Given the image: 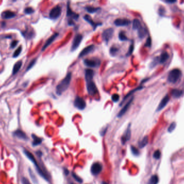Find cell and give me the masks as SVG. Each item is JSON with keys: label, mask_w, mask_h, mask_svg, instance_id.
<instances>
[{"label": "cell", "mask_w": 184, "mask_h": 184, "mask_svg": "<svg viewBox=\"0 0 184 184\" xmlns=\"http://www.w3.org/2000/svg\"><path fill=\"white\" fill-rule=\"evenodd\" d=\"M17 43H18V42H17V41H13L12 42V43L11 44V48H15L16 47V46L17 45Z\"/></svg>", "instance_id": "obj_46"}, {"label": "cell", "mask_w": 184, "mask_h": 184, "mask_svg": "<svg viewBox=\"0 0 184 184\" xmlns=\"http://www.w3.org/2000/svg\"><path fill=\"white\" fill-rule=\"evenodd\" d=\"M62 14V8L59 6H56L53 8L49 13L50 18L52 20H56Z\"/></svg>", "instance_id": "obj_4"}, {"label": "cell", "mask_w": 184, "mask_h": 184, "mask_svg": "<svg viewBox=\"0 0 184 184\" xmlns=\"http://www.w3.org/2000/svg\"><path fill=\"white\" fill-rule=\"evenodd\" d=\"M84 64L90 68H96L100 64V60L96 59H86L84 61Z\"/></svg>", "instance_id": "obj_9"}, {"label": "cell", "mask_w": 184, "mask_h": 184, "mask_svg": "<svg viewBox=\"0 0 184 184\" xmlns=\"http://www.w3.org/2000/svg\"><path fill=\"white\" fill-rule=\"evenodd\" d=\"M22 184H31L30 181L28 180V179L24 177L22 178Z\"/></svg>", "instance_id": "obj_45"}, {"label": "cell", "mask_w": 184, "mask_h": 184, "mask_svg": "<svg viewBox=\"0 0 184 184\" xmlns=\"http://www.w3.org/2000/svg\"><path fill=\"white\" fill-rule=\"evenodd\" d=\"M94 75V72L92 69H86L85 70V79L86 81L93 80V77Z\"/></svg>", "instance_id": "obj_19"}, {"label": "cell", "mask_w": 184, "mask_h": 184, "mask_svg": "<svg viewBox=\"0 0 184 184\" xmlns=\"http://www.w3.org/2000/svg\"><path fill=\"white\" fill-rule=\"evenodd\" d=\"M34 10L31 8V7H27L26 9H24V12L26 14H28V15H29V14H32L33 13H34Z\"/></svg>", "instance_id": "obj_34"}, {"label": "cell", "mask_w": 184, "mask_h": 184, "mask_svg": "<svg viewBox=\"0 0 184 184\" xmlns=\"http://www.w3.org/2000/svg\"><path fill=\"white\" fill-rule=\"evenodd\" d=\"M15 16H16L15 13L10 11V10H6V11L3 12L1 14L2 17L4 19H12L15 17Z\"/></svg>", "instance_id": "obj_18"}, {"label": "cell", "mask_w": 184, "mask_h": 184, "mask_svg": "<svg viewBox=\"0 0 184 184\" xmlns=\"http://www.w3.org/2000/svg\"><path fill=\"white\" fill-rule=\"evenodd\" d=\"M134 100V97H132L131 98L130 100H129V101L126 103V105L124 106L123 107V108L120 110V111L119 112L118 114V117H121L124 115L126 113V111L128 110V109H129L130 105H132V103L133 102Z\"/></svg>", "instance_id": "obj_11"}, {"label": "cell", "mask_w": 184, "mask_h": 184, "mask_svg": "<svg viewBox=\"0 0 184 184\" xmlns=\"http://www.w3.org/2000/svg\"><path fill=\"white\" fill-rule=\"evenodd\" d=\"M72 79V73L68 72L56 86V93L58 95H62L68 88Z\"/></svg>", "instance_id": "obj_1"}, {"label": "cell", "mask_w": 184, "mask_h": 184, "mask_svg": "<svg viewBox=\"0 0 184 184\" xmlns=\"http://www.w3.org/2000/svg\"><path fill=\"white\" fill-rule=\"evenodd\" d=\"M102 169V166L101 164L98 162H95L92 165L91 172L93 175H96L101 172Z\"/></svg>", "instance_id": "obj_12"}, {"label": "cell", "mask_w": 184, "mask_h": 184, "mask_svg": "<svg viewBox=\"0 0 184 184\" xmlns=\"http://www.w3.org/2000/svg\"><path fill=\"white\" fill-rule=\"evenodd\" d=\"M95 49V47L94 45H90L84 48L83 50L81 51L80 54L79 55V58H82L84 56H85L90 53L93 52Z\"/></svg>", "instance_id": "obj_10"}, {"label": "cell", "mask_w": 184, "mask_h": 184, "mask_svg": "<svg viewBox=\"0 0 184 184\" xmlns=\"http://www.w3.org/2000/svg\"><path fill=\"white\" fill-rule=\"evenodd\" d=\"M87 93L90 96H94L97 93L98 89L96 84L93 80H90L86 82Z\"/></svg>", "instance_id": "obj_6"}, {"label": "cell", "mask_w": 184, "mask_h": 184, "mask_svg": "<svg viewBox=\"0 0 184 184\" xmlns=\"http://www.w3.org/2000/svg\"><path fill=\"white\" fill-rule=\"evenodd\" d=\"M82 39L83 36L81 34H77L74 37L71 46V51H74L76 50L79 47V46L80 45V43L82 41Z\"/></svg>", "instance_id": "obj_7"}, {"label": "cell", "mask_w": 184, "mask_h": 184, "mask_svg": "<svg viewBox=\"0 0 184 184\" xmlns=\"http://www.w3.org/2000/svg\"><path fill=\"white\" fill-rule=\"evenodd\" d=\"M85 9L86 10V11L89 13L93 14L95 12H98V10L100 9V8H95V7H91V6H87L85 8Z\"/></svg>", "instance_id": "obj_32"}, {"label": "cell", "mask_w": 184, "mask_h": 184, "mask_svg": "<svg viewBox=\"0 0 184 184\" xmlns=\"http://www.w3.org/2000/svg\"><path fill=\"white\" fill-rule=\"evenodd\" d=\"M182 76V72L178 69H174L169 72L168 75V81L170 83L174 84L178 82Z\"/></svg>", "instance_id": "obj_3"}, {"label": "cell", "mask_w": 184, "mask_h": 184, "mask_svg": "<svg viewBox=\"0 0 184 184\" xmlns=\"http://www.w3.org/2000/svg\"><path fill=\"white\" fill-rule=\"evenodd\" d=\"M148 136H145L142 139L140 142L138 143V145H139V147L142 148H143L145 146H146V145L148 144Z\"/></svg>", "instance_id": "obj_28"}, {"label": "cell", "mask_w": 184, "mask_h": 184, "mask_svg": "<svg viewBox=\"0 0 184 184\" xmlns=\"http://www.w3.org/2000/svg\"><path fill=\"white\" fill-rule=\"evenodd\" d=\"M169 100H170L169 96L168 95H166L164 97V98L162 99L160 102V103L159 104L157 109V111H161L162 109H164L166 107V105L168 104L169 102Z\"/></svg>", "instance_id": "obj_14"}, {"label": "cell", "mask_w": 184, "mask_h": 184, "mask_svg": "<svg viewBox=\"0 0 184 184\" xmlns=\"http://www.w3.org/2000/svg\"><path fill=\"white\" fill-rule=\"evenodd\" d=\"M131 137V130H130V124H129L127 127L124 134L122 138V142L123 144H124L126 141H128Z\"/></svg>", "instance_id": "obj_16"}, {"label": "cell", "mask_w": 184, "mask_h": 184, "mask_svg": "<svg viewBox=\"0 0 184 184\" xmlns=\"http://www.w3.org/2000/svg\"><path fill=\"white\" fill-rule=\"evenodd\" d=\"M146 34V31L145 28L142 27L140 29L138 30V35L140 38H144Z\"/></svg>", "instance_id": "obj_30"}, {"label": "cell", "mask_w": 184, "mask_h": 184, "mask_svg": "<svg viewBox=\"0 0 184 184\" xmlns=\"http://www.w3.org/2000/svg\"><path fill=\"white\" fill-rule=\"evenodd\" d=\"M66 15L68 17H70L71 18L73 19L74 20H77L78 19L79 15L78 14H77L76 13L73 12L72 9H70V8L69 6V5L68 4V9H67V12H66Z\"/></svg>", "instance_id": "obj_17"}, {"label": "cell", "mask_w": 184, "mask_h": 184, "mask_svg": "<svg viewBox=\"0 0 184 184\" xmlns=\"http://www.w3.org/2000/svg\"><path fill=\"white\" fill-rule=\"evenodd\" d=\"M142 89H143V87L140 86V87H138L137 88H136V89H134V90H132V91H131L130 92H129V93L128 94H127V95L126 96L124 97V98H123V101L121 102V103H120V106L122 105V103H123V102H124V101H126V99H128L129 97H130L131 96H132V95L134 93H135L136 91H138V90H140Z\"/></svg>", "instance_id": "obj_23"}, {"label": "cell", "mask_w": 184, "mask_h": 184, "mask_svg": "<svg viewBox=\"0 0 184 184\" xmlns=\"http://www.w3.org/2000/svg\"><path fill=\"white\" fill-rule=\"evenodd\" d=\"M29 174H30V175L31 178V179H32L33 181H34V182H37V179H36V176H35L33 172L30 169H29Z\"/></svg>", "instance_id": "obj_42"}, {"label": "cell", "mask_w": 184, "mask_h": 184, "mask_svg": "<svg viewBox=\"0 0 184 184\" xmlns=\"http://www.w3.org/2000/svg\"><path fill=\"white\" fill-rule=\"evenodd\" d=\"M74 105L80 110H83L86 107V103L82 98L76 96L74 101Z\"/></svg>", "instance_id": "obj_5"}, {"label": "cell", "mask_w": 184, "mask_h": 184, "mask_svg": "<svg viewBox=\"0 0 184 184\" xmlns=\"http://www.w3.org/2000/svg\"><path fill=\"white\" fill-rule=\"evenodd\" d=\"M16 137L18 138L19 139H27V136L26 134L22 130H17L14 133Z\"/></svg>", "instance_id": "obj_21"}, {"label": "cell", "mask_w": 184, "mask_h": 184, "mask_svg": "<svg viewBox=\"0 0 184 184\" xmlns=\"http://www.w3.org/2000/svg\"><path fill=\"white\" fill-rule=\"evenodd\" d=\"M113 34H114V29L112 28H109L105 29L102 33V35L103 40L106 43H108V41L112 38Z\"/></svg>", "instance_id": "obj_8"}, {"label": "cell", "mask_w": 184, "mask_h": 184, "mask_svg": "<svg viewBox=\"0 0 184 184\" xmlns=\"http://www.w3.org/2000/svg\"><path fill=\"white\" fill-rule=\"evenodd\" d=\"M130 21L126 19H118L115 20L114 24L117 27H124L129 26Z\"/></svg>", "instance_id": "obj_13"}, {"label": "cell", "mask_w": 184, "mask_h": 184, "mask_svg": "<svg viewBox=\"0 0 184 184\" xmlns=\"http://www.w3.org/2000/svg\"><path fill=\"white\" fill-rule=\"evenodd\" d=\"M72 175H73V177L74 178V179H76V181H77L78 182H79L80 183L82 182V180L81 179V178H80L79 176H78L76 174H74V173H72Z\"/></svg>", "instance_id": "obj_43"}, {"label": "cell", "mask_w": 184, "mask_h": 184, "mask_svg": "<svg viewBox=\"0 0 184 184\" xmlns=\"http://www.w3.org/2000/svg\"><path fill=\"white\" fill-rule=\"evenodd\" d=\"M142 27L140 22L139 20L134 19L132 22V28L134 30H138Z\"/></svg>", "instance_id": "obj_25"}, {"label": "cell", "mask_w": 184, "mask_h": 184, "mask_svg": "<svg viewBox=\"0 0 184 184\" xmlns=\"http://www.w3.org/2000/svg\"><path fill=\"white\" fill-rule=\"evenodd\" d=\"M84 19L87 22L89 23L92 27H94V29H95V28H96L98 25H101V23H98H98H95L94 22V21L92 19L90 16H89V15H84Z\"/></svg>", "instance_id": "obj_20"}, {"label": "cell", "mask_w": 184, "mask_h": 184, "mask_svg": "<svg viewBox=\"0 0 184 184\" xmlns=\"http://www.w3.org/2000/svg\"><path fill=\"white\" fill-rule=\"evenodd\" d=\"M169 58V55L167 52H162V54L160 55V57H158L159 60V63H163L165 62Z\"/></svg>", "instance_id": "obj_22"}, {"label": "cell", "mask_w": 184, "mask_h": 184, "mask_svg": "<svg viewBox=\"0 0 184 184\" xmlns=\"http://www.w3.org/2000/svg\"><path fill=\"white\" fill-rule=\"evenodd\" d=\"M159 182V178L157 175H154L150 178L148 184H157Z\"/></svg>", "instance_id": "obj_29"}, {"label": "cell", "mask_w": 184, "mask_h": 184, "mask_svg": "<svg viewBox=\"0 0 184 184\" xmlns=\"http://www.w3.org/2000/svg\"><path fill=\"white\" fill-rule=\"evenodd\" d=\"M24 153L25 154V155H26V157L29 158L30 160L33 162V164L34 165L35 167H36V170L37 171V172L40 174V175H41L42 177L43 178H44L45 180H48V178L46 176V175L45 173H44V172L42 171V169L40 168V166L38 164L37 162L35 159L34 157V155L32 154L30 152L26 150H24Z\"/></svg>", "instance_id": "obj_2"}, {"label": "cell", "mask_w": 184, "mask_h": 184, "mask_svg": "<svg viewBox=\"0 0 184 184\" xmlns=\"http://www.w3.org/2000/svg\"><path fill=\"white\" fill-rule=\"evenodd\" d=\"M134 50V44L132 43V44H131L130 45L129 48V50H128V52H127V54H126V56H130L131 55H132V52H133Z\"/></svg>", "instance_id": "obj_36"}, {"label": "cell", "mask_w": 184, "mask_h": 184, "mask_svg": "<svg viewBox=\"0 0 184 184\" xmlns=\"http://www.w3.org/2000/svg\"><path fill=\"white\" fill-rule=\"evenodd\" d=\"M183 94V92L182 90L178 89H174L171 91V94L172 96L174 98H179L182 96Z\"/></svg>", "instance_id": "obj_26"}, {"label": "cell", "mask_w": 184, "mask_h": 184, "mask_svg": "<svg viewBox=\"0 0 184 184\" xmlns=\"http://www.w3.org/2000/svg\"><path fill=\"white\" fill-rule=\"evenodd\" d=\"M176 123L174 122H173L171 124V125H170V126L168 127V132H172V131H173V130H174L176 128Z\"/></svg>", "instance_id": "obj_38"}, {"label": "cell", "mask_w": 184, "mask_h": 184, "mask_svg": "<svg viewBox=\"0 0 184 184\" xmlns=\"http://www.w3.org/2000/svg\"><path fill=\"white\" fill-rule=\"evenodd\" d=\"M161 156V152L160 150L156 151L153 155V157L156 159H159L160 158Z\"/></svg>", "instance_id": "obj_37"}, {"label": "cell", "mask_w": 184, "mask_h": 184, "mask_svg": "<svg viewBox=\"0 0 184 184\" xmlns=\"http://www.w3.org/2000/svg\"><path fill=\"white\" fill-rule=\"evenodd\" d=\"M118 49L115 47H112L110 49V54L112 56H115L118 51Z\"/></svg>", "instance_id": "obj_40"}, {"label": "cell", "mask_w": 184, "mask_h": 184, "mask_svg": "<svg viewBox=\"0 0 184 184\" xmlns=\"http://www.w3.org/2000/svg\"><path fill=\"white\" fill-rule=\"evenodd\" d=\"M22 47L21 46H20V47L17 49V50H16V51L14 52V54L13 55V57H18V56L20 54L21 51H22Z\"/></svg>", "instance_id": "obj_35"}, {"label": "cell", "mask_w": 184, "mask_h": 184, "mask_svg": "<svg viewBox=\"0 0 184 184\" xmlns=\"http://www.w3.org/2000/svg\"><path fill=\"white\" fill-rule=\"evenodd\" d=\"M131 151H132V154L134 155H136V156H137V155H138L140 154V152H139L137 148L135 146H131Z\"/></svg>", "instance_id": "obj_33"}, {"label": "cell", "mask_w": 184, "mask_h": 184, "mask_svg": "<svg viewBox=\"0 0 184 184\" xmlns=\"http://www.w3.org/2000/svg\"><path fill=\"white\" fill-rule=\"evenodd\" d=\"M32 137L33 138L32 144L34 146L38 145H40L42 143V139L38 137L36 135H34V134H32Z\"/></svg>", "instance_id": "obj_27"}, {"label": "cell", "mask_w": 184, "mask_h": 184, "mask_svg": "<svg viewBox=\"0 0 184 184\" xmlns=\"http://www.w3.org/2000/svg\"><path fill=\"white\" fill-rule=\"evenodd\" d=\"M102 184H108V183H107V182H102Z\"/></svg>", "instance_id": "obj_48"}, {"label": "cell", "mask_w": 184, "mask_h": 184, "mask_svg": "<svg viewBox=\"0 0 184 184\" xmlns=\"http://www.w3.org/2000/svg\"><path fill=\"white\" fill-rule=\"evenodd\" d=\"M36 59H33L32 61L30 63V64H29V65H28V68H27V69H26V71L29 70L31 68H32V67L34 66V65L35 64V63H36Z\"/></svg>", "instance_id": "obj_41"}, {"label": "cell", "mask_w": 184, "mask_h": 184, "mask_svg": "<svg viewBox=\"0 0 184 184\" xmlns=\"http://www.w3.org/2000/svg\"><path fill=\"white\" fill-rule=\"evenodd\" d=\"M151 45V40L150 37H148V38L147 40L146 41V45H145V46H146V47H150Z\"/></svg>", "instance_id": "obj_44"}, {"label": "cell", "mask_w": 184, "mask_h": 184, "mask_svg": "<svg viewBox=\"0 0 184 184\" xmlns=\"http://www.w3.org/2000/svg\"><path fill=\"white\" fill-rule=\"evenodd\" d=\"M118 38L121 41H126L128 40V38L126 35L125 32L123 31H120L118 34Z\"/></svg>", "instance_id": "obj_31"}, {"label": "cell", "mask_w": 184, "mask_h": 184, "mask_svg": "<svg viewBox=\"0 0 184 184\" xmlns=\"http://www.w3.org/2000/svg\"><path fill=\"white\" fill-rule=\"evenodd\" d=\"M165 2H168V3H174V2H176V1H168V0H167V1H165Z\"/></svg>", "instance_id": "obj_47"}, {"label": "cell", "mask_w": 184, "mask_h": 184, "mask_svg": "<svg viewBox=\"0 0 184 184\" xmlns=\"http://www.w3.org/2000/svg\"><path fill=\"white\" fill-rule=\"evenodd\" d=\"M22 61H20L15 63V64L14 65V68H13V71H12L13 75H15V74L18 71L20 68V67L22 66Z\"/></svg>", "instance_id": "obj_24"}, {"label": "cell", "mask_w": 184, "mask_h": 184, "mask_svg": "<svg viewBox=\"0 0 184 184\" xmlns=\"http://www.w3.org/2000/svg\"><path fill=\"white\" fill-rule=\"evenodd\" d=\"M58 35H59L58 33H56V34H53L50 37H49L48 38V40L46 41V42H45V43L44 45L43 46V48H42V51H44L45 49L48 47L49 45H50L52 42L56 40V38L58 36Z\"/></svg>", "instance_id": "obj_15"}, {"label": "cell", "mask_w": 184, "mask_h": 184, "mask_svg": "<svg viewBox=\"0 0 184 184\" xmlns=\"http://www.w3.org/2000/svg\"><path fill=\"white\" fill-rule=\"evenodd\" d=\"M120 100V96L118 94H114L112 95V102L114 103L118 102Z\"/></svg>", "instance_id": "obj_39"}]
</instances>
